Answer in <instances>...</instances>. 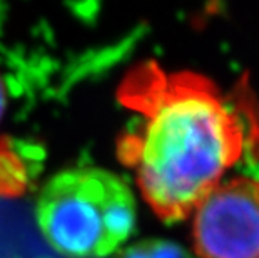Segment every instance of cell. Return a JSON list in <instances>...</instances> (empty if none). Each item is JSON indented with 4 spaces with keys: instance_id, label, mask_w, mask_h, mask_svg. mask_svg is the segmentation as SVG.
<instances>
[{
    "instance_id": "obj_2",
    "label": "cell",
    "mask_w": 259,
    "mask_h": 258,
    "mask_svg": "<svg viewBox=\"0 0 259 258\" xmlns=\"http://www.w3.org/2000/svg\"><path fill=\"white\" fill-rule=\"evenodd\" d=\"M42 238L65 258H109L137 225V198L122 176L106 168L75 166L52 174L35 200Z\"/></svg>"
},
{
    "instance_id": "obj_3",
    "label": "cell",
    "mask_w": 259,
    "mask_h": 258,
    "mask_svg": "<svg viewBox=\"0 0 259 258\" xmlns=\"http://www.w3.org/2000/svg\"><path fill=\"white\" fill-rule=\"evenodd\" d=\"M192 250L197 258H259V181H221L194 208Z\"/></svg>"
},
{
    "instance_id": "obj_4",
    "label": "cell",
    "mask_w": 259,
    "mask_h": 258,
    "mask_svg": "<svg viewBox=\"0 0 259 258\" xmlns=\"http://www.w3.org/2000/svg\"><path fill=\"white\" fill-rule=\"evenodd\" d=\"M114 258H194V255L172 240L144 238L125 245Z\"/></svg>"
},
{
    "instance_id": "obj_5",
    "label": "cell",
    "mask_w": 259,
    "mask_h": 258,
    "mask_svg": "<svg viewBox=\"0 0 259 258\" xmlns=\"http://www.w3.org/2000/svg\"><path fill=\"white\" fill-rule=\"evenodd\" d=\"M5 104H7V96H5L4 84H2V81H0V119L4 118V113H5Z\"/></svg>"
},
{
    "instance_id": "obj_1",
    "label": "cell",
    "mask_w": 259,
    "mask_h": 258,
    "mask_svg": "<svg viewBox=\"0 0 259 258\" xmlns=\"http://www.w3.org/2000/svg\"><path fill=\"white\" fill-rule=\"evenodd\" d=\"M120 104L139 114L136 131L119 139V156L164 223L187 219L259 144V124L212 79L167 70L156 60L137 64L117 89Z\"/></svg>"
}]
</instances>
